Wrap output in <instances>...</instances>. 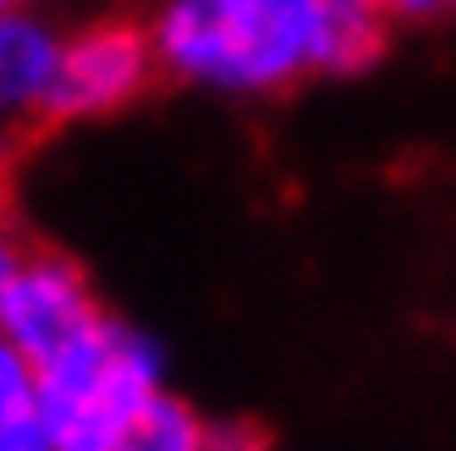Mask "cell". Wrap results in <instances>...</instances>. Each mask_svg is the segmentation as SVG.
<instances>
[{
	"label": "cell",
	"instance_id": "9",
	"mask_svg": "<svg viewBox=\"0 0 456 451\" xmlns=\"http://www.w3.org/2000/svg\"><path fill=\"white\" fill-rule=\"evenodd\" d=\"M39 6V0H0V17H6V12H34Z\"/></svg>",
	"mask_w": 456,
	"mask_h": 451
},
{
	"label": "cell",
	"instance_id": "10",
	"mask_svg": "<svg viewBox=\"0 0 456 451\" xmlns=\"http://www.w3.org/2000/svg\"><path fill=\"white\" fill-rule=\"evenodd\" d=\"M0 204H6V166H0Z\"/></svg>",
	"mask_w": 456,
	"mask_h": 451
},
{
	"label": "cell",
	"instance_id": "11",
	"mask_svg": "<svg viewBox=\"0 0 456 451\" xmlns=\"http://www.w3.org/2000/svg\"><path fill=\"white\" fill-rule=\"evenodd\" d=\"M215 451H248V446H225V440H220V446H215Z\"/></svg>",
	"mask_w": 456,
	"mask_h": 451
},
{
	"label": "cell",
	"instance_id": "2",
	"mask_svg": "<svg viewBox=\"0 0 456 451\" xmlns=\"http://www.w3.org/2000/svg\"><path fill=\"white\" fill-rule=\"evenodd\" d=\"M159 391H166L159 347L105 314L61 352L39 358V402L55 451H121Z\"/></svg>",
	"mask_w": 456,
	"mask_h": 451
},
{
	"label": "cell",
	"instance_id": "4",
	"mask_svg": "<svg viewBox=\"0 0 456 451\" xmlns=\"http://www.w3.org/2000/svg\"><path fill=\"white\" fill-rule=\"evenodd\" d=\"M159 72L149 28L133 22H88L72 28L61 45V72H55V100L50 116L55 121H94L110 116L121 105H133L149 88V78Z\"/></svg>",
	"mask_w": 456,
	"mask_h": 451
},
{
	"label": "cell",
	"instance_id": "1",
	"mask_svg": "<svg viewBox=\"0 0 456 451\" xmlns=\"http://www.w3.org/2000/svg\"><path fill=\"white\" fill-rule=\"evenodd\" d=\"M385 12V0H154L149 45L176 83L258 100L363 67Z\"/></svg>",
	"mask_w": 456,
	"mask_h": 451
},
{
	"label": "cell",
	"instance_id": "3",
	"mask_svg": "<svg viewBox=\"0 0 456 451\" xmlns=\"http://www.w3.org/2000/svg\"><path fill=\"white\" fill-rule=\"evenodd\" d=\"M94 319H100V303L72 259L0 232V341L22 347L39 364L83 336Z\"/></svg>",
	"mask_w": 456,
	"mask_h": 451
},
{
	"label": "cell",
	"instance_id": "5",
	"mask_svg": "<svg viewBox=\"0 0 456 451\" xmlns=\"http://www.w3.org/2000/svg\"><path fill=\"white\" fill-rule=\"evenodd\" d=\"M61 45H67V34L39 6L0 17V121L50 116Z\"/></svg>",
	"mask_w": 456,
	"mask_h": 451
},
{
	"label": "cell",
	"instance_id": "7",
	"mask_svg": "<svg viewBox=\"0 0 456 451\" xmlns=\"http://www.w3.org/2000/svg\"><path fill=\"white\" fill-rule=\"evenodd\" d=\"M215 446H220V435L209 430V418L199 407L182 402L176 391H159L143 407V418L133 424L121 451H215Z\"/></svg>",
	"mask_w": 456,
	"mask_h": 451
},
{
	"label": "cell",
	"instance_id": "6",
	"mask_svg": "<svg viewBox=\"0 0 456 451\" xmlns=\"http://www.w3.org/2000/svg\"><path fill=\"white\" fill-rule=\"evenodd\" d=\"M0 451H55L39 402V364L0 341Z\"/></svg>",
	"mask_w": 456,
	"mask_h": 451
},
{
	"label": "cell",
	"instance_id": "8",
	"mask_svg": "<svg viewBox=\"0 0 456 451\" xmlns=\"http://www.w3.org/2000/svg\"><path fill=\"white\" fill-rule=\"evenodd\" d=\"M390 12H407V17H429V12H451L456 0H385Z\"/></svg>",
	"mask_w": 456,
	"mask_h": 451
}]
</instances>
